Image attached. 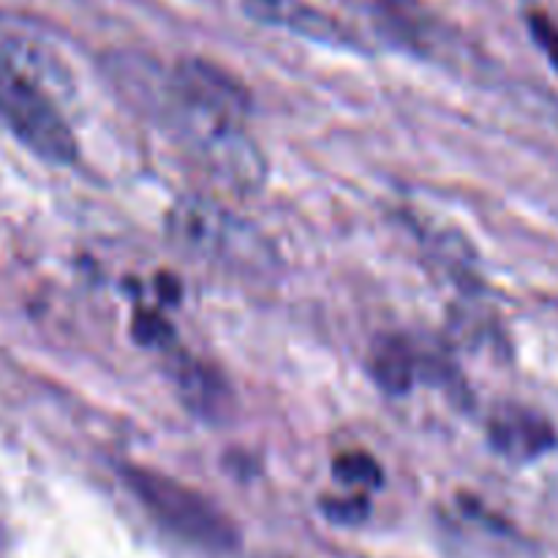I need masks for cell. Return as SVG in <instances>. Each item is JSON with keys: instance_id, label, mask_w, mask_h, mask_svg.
Masks as SVG:
<instances>
[{"instance_id": "cell-1", "label": "cell", "mask_w": 558, "mask_h": 558, "mask_svg": "<svg viewBox=\"0 0 558 558\" xmlns=\"http://www.w3.org/2000/svg\"><path fill=\"white\" fill-rule=\"evenodd\" d=\"M131 494L145 505V510L191 545L205 550H234L240 537L234 523L218 510L213 501L196 490L185 488L178 480H169L153 469L123 466L120 469Z\"/></svg>"}, {"instance_id": "cell-12", "label": "cell", "mask_w": 558, "mask_h": 558, "mask_svg": "<svg viewBox=\"0 0 558 558\" xmlns=\"http://www.w3.org/2000/svg\"><path fill=\"white\" fill-rule=\"evenodd\" d=\"M529 31L532 38L537 41V47L543 49L545 58L550 60V65L558 71V25L543 11H532L529 14Z\"/></svg>"}, {"instance_id": "cell-10", "label": "cell", "mask_w": 558, "mask_h": 558, "mask_svg": "<svg viewBox=\"0 0 558 558\" xmlns=\"http://www.w3.org/2000/svg\"><path fill=\"white\" fill-rule=\"evenodd\" d=\"M136 341L142 347H158V349H172L174 347V330L153 311H136L134 325H131Z\"/></svg>"}, {"instance_id": "cell-11", "label": "cell", "mask_w": 558, "mask_h": 558, "mask_svg": "<svg viewBox=\"0 0 558 558\" xmlns=\"http://www.w3.org/2000/svg\"><path fill=\"white\" fill-rule=\"evenodd\" d=\"M322 512L330 518L332 523H363L368 518L371 505L365 496H349V499H327L322 501Z\"/></svg>"}, {"instance_id": "cell-7", "label": "cell", "mask_w": 558, "mask_h": 558, "mask_svg": "<svg viewBox=\"0 0 558 558\" xmlns=\"http://www.w3.org/2000/svg\"><path fill=\"white\" fill-rule=\"evenodd\" d=\"M172 365L180 398L196 417L207 420V423H221V420L232 417L234 396L227 379L216 368L191 357H178Z\"/></svg>"}, {"instance_id": "cell-5", "label": "cell", "mask_w": 558, "mask_h": 558, "mask_svg": "<svg viewBox=\"0 0 558 558\" xmlns=\"http://www.w3.org/2000/svg\"><path fill=\"white\" fill-rule=\"evenodd\" d=\"M240 9L259 25L281 27V31L308 38V41L325 44V47L365 52L363 41L343 22L305 0H240Z\"/></svg>"}, {"instance_id": "cell-13", "label": "cell", "mask_w": 558, "mask_h": 558, "mask_svg": "<svg viewBox=\"0 0 558 558\" xmlns=\"http://www.w3.org/2000/svg\"><path fill=\"white\" fill-rule=\"evenodd\" d=\"M368 3L396 22H409L414 16V0H368Z\"/></svg>"}, {"instance_id": "cell-9", "label": "cell", "mask_w": 558, "mask_h": 558, "mask_svg": "<svg viewBox=\"0 0 558 558\" xmlns=\"http://www.w3.org/2000/svg\"><path fill=\"white\" fill-rule=\"evenodd\" d=\"M332 474H336L341 483L354 485V488L374 490L381 488V483H385V472H381V466L376 463V458L363 450L341 452V456L332 461Z\"/></svg>"}, {"instance_id": "cell-8", "label": "cell", "mask_w": 558, "mask_h": 558, "mask_svg": "<svg viewBox=\"0 0 558 558\" xmlns=\"http://www.w3.org/2000/svg\"><path fill=\"white\" fill-rule=\"evenodd\" d=\"M412 347L398 336H385L374 343L371 352V374L376 385L390 396H401L412 387L414 368H417Z\"/></svg>"}, {"instance_id": "cell-2", "label": "cell", "mask_w": 558, "mask_h": 558, "mask_svg": "<svg viewBox=\"0 0 558 558\" xmlns=\"http://www.w3.org/2000/svg\"><path fill=\"white\" fill-rule=\"evenodd\" d=\"M0 120L11 134L49 163H71L76 140L52 98L0 52Z\"/></svg>"}, {"instance_id": "cell-6", "label": "cell", "mask_w": 558, "mask_h": 558, "mask_svg": "<svg viewBox=\"0 0 558 558\" xmlns=\"http://www.w3.org/2000/svg\"><path fill=\"white\" fill-rule=\"evenodd\" d=\"M490 445L515 463L534 461L556 445V434L543 414L523 407H505L490 417Z\"/></svg>"}, {"instance_id": "cell-4", "label": "cell", "mask_w": 558, "mask_h": 558, "mask_svg": "<svg viewBox=\"0 0 558 558\" xmlns=\"http://www.w3.org/2000/svg\"><path fill=\"white\" fill-rule=\"evenodd\" d=\"M174 85L191 107L227 120H240L251 112V93L238 76L202 58H185L172 65Z\"/></svg>"}, {"instance_id": "cell-3", "label": "cell", "mask_w": 558, "mask_h": 558, "mask_svg": "<svg viewBox=\"0 0 558 558\" xmlns=\"http://www.w3.org/2000/svg\"><path fill=\"white\" fill-rule=\"evenodd\" d=\"M169 234L174 243L189 248L191 254L210 256V259H238L248 238L240 221H234L223 207L202 196H185L169 210Z\"/></svg>"}]
</instances>
